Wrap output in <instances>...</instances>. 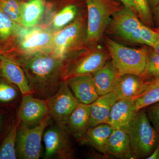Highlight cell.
Segmentation results:
<instances>
[{
    "label": "cell",
    "mask_w": 159,
    "mask_h": 159,
    "mask_svg": "<svg viewBox=\"0 0 159 159\" xmlns=\"http://www.w3.org/2000/svg\"><path fill=\"white\" fill-rule=\"evenodd\" d=\"M114 128L108 123H102L89 128L80 140L102 153L106 154L107 144Z\"/></svg>",
    "instance_id": "44dd1931"
},
{
    "label": "cell",
    "mask_w": 159,
    "mask_h": 159,
    "mask_svg": "<svg viewBox=\"0 0 159 159\" xmlns=\"http://www.w3.org/2000/svg\"><path fill=\"white\" fill-rule=\"evenodd\" d=\"M18 119L30 128L38 125L49 115L47 100L40 99L32 94L22 96Z\"/></svg>",
    "instance_id": "8fae6325"
},
{
    "label": "cell",
    "mask_w": 159,
    "mask_h": 159,
    "mask_svg": "<svg viewBox=\"0 0 159 159\" xmlns=\"http://www.w3.org/2000/svg\"><path fill=\"white\" fill-rule=\"evenodd\" d=\"M1 121H2V117H1V116L0 115V125H1Z\"/></svg>",
    "instance_id": "ab89813d"
},
{
    "label": "cell",
    "mask_w": 159,
    "mask_h": 159,
    "mask_svg": "<svg viewBox=\"0 0 159 159\" xmlns=\"http://www.w3.org/2000/svg\"><path fill=\"white\" fill-rule=\"evenodd\" d=\"M116 1L122 3L123 6L130 8V9H132L135 12H136L137 14L135 6L133 0H116Z\"/></svg>",
    "instance_id": "d6a6232c"
},
{
    "label": "cell",
    "mask_w": 159,
    "mask_h": 159,
    "mask_svg": "<svg viewBox=\"0 0 159 159\" xmlns=\"http://www.w3.org/2000/svg\"><path fill=\"white\" fill-rule=\"evenodd\" d=\"M119 72L111 61H108L93 74V80L99 96L113 92Z\"/></svg>",
    "instance_id": "ffe728a7"
},
{
    "label": "cell",
    "mask_w": 159,
    "mask_h": 159,
    "mask_svg": "<svg viewBox=\"0 0 159 159\" xmlns=\"http://www.w3.org/2000/svg\"><path fill=\"white\" fill-rule=\"evenodd\" d=\"M140 34L142 44L150 48L153 47L159 38V34L142 23L140 27Z\"/></svg>",
    "instance_id": "4dcf8cb0"
},
{
    "label": "cell",
    "mask_w": 159,
    "mask_h": 159,
    "mask_svg": "<svg viewBox=\"0 0 159 159\" xmlns=\"http://www.w3.org/2000/svg\"><path fill=\"white\" fill-rule=\"evenodd\" d=\"M22 27L16 22L0 7V42L8 40Z\"/></svg>",
    "instance_id": "484cf974"
},
{
    "label": "cell",
    "mask_w": 159,
    "mask_h": 159,
    "mask_svg": "<svg viewBox=\"0 0 159 159\" xmlns=\"http://www.w3.org/2000/svg\"><path fill=\"white\" fill-rule=\"evenodd\" d=\"M159 102V78L148 81L145 91L134 99L136 111Z\"/></svg>",
    "instance_id": "cb8c5ba5"
},
{
    "label": "cell",
    "mask_w": 159,
    "mask_h": 159,
    "mask_svg": "<svg viewBox=\"0 0 159 159\" xmlns=\"http://www.w3.org/2000/svg\"><path fill=\"white\" fill-rule=\"evenodd\" d=\"M119 100L114 92L99 96L91 104L89 128L102 123H107L111 110Z\"/></svg>",
    "instance_id": "ac0fdd59"
},
{
    "label": "cell",
    "mask_w": 159,
    "mask_h": 159,
    "mask_svg": "<svg viewBox=\"0 0 159 159\" xmlns=\"http://www.w3.org/2000/svg\"><path fill=\"white\" fill-rule=\"evenodd\" d=\"M13 1V0H0V2H6V1ZM16 1H19L21 2H25V0H16Z\"/></svg>",
    "instance_id": "f35d334b"
},
{
    "label": "cell",
    "mask_w": 159,
    "mask_h": 159,
    "mask_svg": "<svg viewBox=\"0 0 159 159\" xmlns=\"http://www.w3.org/2000/svg\"><path fill=\"white\" fill-rule=\"evenodd\" d=\"M0 74L19 90L22 96L32 94L29 80L21 66L2 54H0Z\"/></svg>",
    "instance_id": "4fadbf2b"
},
{
    "label": "cell",
    "mask_w": 159,
    "mask_h": 159,
    "mask_svg": "<svg viewBox=\"0 0 159 159\" xmlns=\"http://www.w3.org/2000/svg\"><path fill=\"white\" fill-rule=\"evenodd\" d=\"M87 9L86 43L91 47L102 39L112 15L121 7L116 0H84Z\"/></svg>",
    "instance_id": "277c9868"
},
{
    "label": "cell",
    "mask_w": 159,
    "mask_h": 159,
    "mask_svg": "<svg viewBox=\"0 0 159 159\" xmlns=\"http://www.w3.org/2000/svg\"><path fill=\"white\" fill-rule=\"evenodd\" d=\"M23 2L16 0L0 2V7L11 19L20 25Z\"/></svg>",
    "instance_id": "f546056e"
},
{
    "label": "cell",
    "mask_w": 159,
    "mask_h": 159,
    "mask_svg": "<svg viewBox=\"0 0 159 159\" xmlns=\"http://www.w3.org/2000/svg\"><path fill=\"white\" fill-rule=\"evenodd\" d=\"M152 48L153 49L154 51L159 54V38L157 40L156 43H155V44Z\"/></svg>",
    "instance_id": "8d00e7d4"
},
{
    "label": "cell",
    "mask_w": 159,
    "mask_h": 159,
    "mask_svg": "<svg viewBox=\"0 0 159 159\" xmlns=\"http://www.w3.org/2000/svg\"><path fill=\"white\" fill-rule=\"evenodd\" d=\"M145 110L152 126L159 134V102L148 106Z\"/></svg>",
    "instance_id": "1f68e13d"
},
{
    "label": "cell",
    "mask_w": 159,
    "mask_h": 159,
    "mask_svg": "<svg viewBox=\"0 0 159 159\" xmlns=\"http://www.w3.org/2000/svg\"><path fill=\"white\" fill-rule=\"evenodd\" d=\"M19 122L18 119L13 122L10 130L0 145V159L17 158L16 142Z\"/></svg>",
    "instance_id": "603a6c76"
},
{
    "label": "cell",
    "mask_w": 159,
    "mask_h": 159,
    "mask_svg": "<svg viewBox=\"0 0 159 159\" xmlns=\"http://www.w3.org/2000/svg\"><path fill=\"white\" fill-rule=\"evenodd\" d=\"M20 94L19 90L0 74V103L9 104L14 102L19 98Z\"/></svg>",
    "instance_id": "83f0119b"
},
{
    "label": "cell",
    "mask_w": 159,
    "mask_h": 159,
    "mask_svg": "<svg viewBox=\"0 0 159 159\" xmlns=\"http://www.w3.org/2000/svg\"><path fill=\"white\" fill-rule=\"evenodd\" d=\"M46 159H71L74 150L68 133L62 124L56 123L45 129L43 136Z\"/></svg>",
    "instance_id": "9c48e42d"
},
{
    "label": "cell",
    "mask_w": 159,
    "mask_h": 159,
    "mask_svg": "<svg viewBox=\"0 0 159 159\" xmlns=\"http://www.w3.org/2000/svg\"><path fill=\"white\" fill-rule=\"evenodd\" d=\"M106 154L119 159H134L127 132L114 129L107 141Z\"/></svg>",
    "instance_id": "d6986e66"
},
{
    "label": "cell",
    "mask_w": 159,
    "mask_h": 159,
    "mask_svg": "<svg viewBox=\"0 0 159 159\" xmlns=\"http://www.w3.org/2000/svg\"><path fill=\"white\" fill-rule=\"evenodd\" d=\"M91 104L79 102L71 113L64 126L68 133L80 141L89 128Z\"/></svg>",
    "instance_id": "e0dca14e"
},
{
    "label": "cell",
    "mask_w": 159,
    "mask_h": 159,
    "mask_svg": "<svg viewBox=\"0 0 159 159\" xmlns=\"http://www.w3.org/2000/svg\"><path fill=\"white\" fill-rule=\"evenodd\" d=\"M137 112L134 99L118 100L111 109L107 123L114 129L126 131Z\"/></svg>",
    "instance_id": "2e32d148"
},
{
    "label": "cell",
    "mask_w": 159,
    "mask_h": 159,
    "mask_svg": "<svg viewBox=\"0 0 159 159\" xmlns=\"http://www.w3.org/2000/svg\"><path fill=\"white\" fill-rule=\"evenodd\" d=\"M139 18L132 9L123 6L112 15L108 25L113 33L130 42L134 34L140 31L142 22Z\"/></svg>",
    "instance_id": "7c38bea8"
},
{
    "label": "cell",
    "mask_w": 159,
    "mask_h": 159,
    "mask_svg": "<svg viewBox=\"0 0 159 159\" xmlns=\"http://www.w3.org/2000/svg\"><path fill=\"white\" fill-rule=\"evenodd\" d=\"M77 16V8L73 4L68 5L56 14L52 21L53 31L61 30L69 25Z\"/></svg>",
    "instance_id": "d4e9b609"
},
{
    "label": "cell",
    "mask_w": 159,
    "mask_h": 159,
    "mask_svg": "<svg viewBox=\"0 0 159 159\" xmlns=\"http://www.w3.org/2000/svg\"><path fill=\"white\" fill-rule=\"evenodd\" d=\"M152 10L154 14L155 20L157 25V28H159V3Z\"/></svg>",
    "instance_id": "e575fe53"
},
{
    "label": "cell",
    "mask_w": 159,
    "mask_h": 159,
    "mask_svg": "<svg viewBox=\"0 0 159 159\" xmlns=\"http://www.w3.org/2000/svg\"><path fill=\"white\" fill-rule=\"evenodd\" d=\"M105 43L111 62L119 75L131 74L143 77L146 64L145 48L134 49L125 47L108 37Z\"/></svg>",
    "instance_id": "5b68a950"
},
{
    "label": "cell",
    "mask_w": 159,
    "mask_h": 159,
    "mask_svg": "<svg viewBox=\"0 0 159 159\" xmlns=\"http://www.w3.org/2000/svg\"><path fill=\"white\" fill-rule=\"evenodd\" d=\"M46 100L50 116L56 123L64 125L79 103L65 80L57 92Z\"/></svg>",
    "instance_id": "30bf717a"
},
{
    "label": "cell",
    "mask_w": 159,
    "mask_h": 159,
    "mask_svg": "<svg viewBox=\"0 0 159 159\" xmlns=\"http://www.w3.org/2000/svg\"><path fill=\"white\" fill-rule=\"evenodd\" d=\"M51 117L48 116L41 123L32 128L19 122L16 142L17 157L23 159H39L42 140Z\"/></svg>",
    "instance_id": "ba28073f"
},
{
    "label": "cell",
    "mask_w": 159,
    "mask_h": 159,
    "mask_svg": "<svg viewBox=\"0 0 159 159\" xmlns=\"http://www.w3.org/2000/svg\"><path fill=\"white\" fill-rule=\"evenodd\" d=\"M90 50L74 60L67 66H64L63 80L86 74H93L102 68L108 61L110 55L107 49L101 46L91 47Z\"/></svg>",
    "instance_id": "52a82bcc"
},
{
    "label": "cell",
    "mask_w": 159,
    "mask_h": 159,
    "mask_svg": "<svg viewBox=\"0 0 159 159\" xmlns=\"http://www.w3.org/2000/svg\"><path fill=\"white\" fill-rule=\"evenodd\" d=\"M134 159L147 158L159 143V134L151 124L145 108L137 111L127 131Z\"/></svg>",
    "instance_id": "3957f363"
},
{
    "label": "cell",
    "mask_w": 159,
    "mask_h": 159,
    "mask_svg": "<svg viewBox=\"0 0 159 159\" xmlns=\"http://www.w3.org/2000/svg\"><path fill=\"white\" fill-rule=\"evenodd\" d=\"M87 23L82 14L77 16L73 22L54 32L52 53L64 61L86 43Z\"/></svg>",
    "instance_id": "8992f818"
},
{
    "label": "cell",
    "mask_w": 159,
    "mask_h": 159,
    "mask_svg": "<svg viewBox=\"0 0 159 159\" xmlns=\"http://www.w3.org/2000/svg\"><path fill=\"white\" fill-rule=\"evenodd\" d=\"M45 11L43 0H29L23 2L20 25L24 28L34 27L41 19Z\"/></svg>",
    "instance_id": "7402d4cb"
},
{
    "label": "cell",
    "mask_w": 159,
    "mask_h": 159,
    "mask_svg": "<svg viewBox=\"0 0 159 159\" xmlns=\"http://www.w3.org/2000/svg\"><path fill=\"white\" fill-rule=\"evenodd\" d=\"M78 102L90 104L99 97L93 80V74H86L65 80Z\"/></svg>",
    "instance_id": "9a60e30c"
},
{
    "label": "cell",
    "mask_w": 159,
    "mask_h": 159,
    "mask_svg": "<svg viewBox=\"0 0 159 159\" xmlns=\"http://www.w3.org/2000/svg\"><path fill=\"white\" fill-rule=\"evenodd\" d=\"M147 2L152 10L159 4V0H147Z\"/></svg>",
    "instance_id": "d590c367"
},
{
    "label": "cell",
    "mask_w": 159,
    "mask_h": 159,
    "mask_svg": "<svg viewBox=\"0 0 159 159\" xmlns=\"http://www.w3.org/2000/svg\"><path fill=\"white\" fill-rule=\"evenodd\" d=\"M14 61L24 69L34 96L46 100L58 90L63 81V61L52 52L24 56Z\"/></svg>",
    "instance_id": "6da1fadb"
},
{
    "label": "cell",
    "mask_w": 159,
    "mask_h": 159,
    "mask_svg": "<svg viewBox=\"0 0 159 159\" xmlns=\"http://www.w3.org/2000/svg\"><path fill=\"white\" fill-rule=\"evenodd\" d=\"M152 29H153L154 31H155L158 34H159V28H156Z\"/></svg>",
    "instance_id": "74e56055"
},
{
    "label": "cell",
    "mask_w": 159,
    "mask_h": 159,
    "mask_svg": "<svg viewBox=\"0 0 159 159\" xmlns=\"http://www.w3.org/2000/svg\"><path fill=\"white\" fill-rule=\"evenodd\" d=\"M147 159H159V143L156 148L152 152L150 156L147 158Z\"/></svg>",
    "instance_id": "836d02e7"
},
{
    "label": "cell",
    "mask_w": 159,
    "mask_h": 159,
    "mask_svg": "<svg viewBox=\"0 0 159 159\" xmlns=\"http://www.w3.org/2000/svg\"><path fill=\"white\" fill-rule=\"evenodd\" d=\"M146 64L145 73L142 78L150 80L159 78V54L150 47L145 48Z\"/></svg>",
    "instance_id": "4316f807"
},
{
    "label": "cell",
    "mask_w": 159,
    "mask_h": 159,
    "mask_svg": "<svg viewBox=\"0 0 159 159\" xmlns=\"http://www.w3.org/2000/svg\"><path fill=\"white\" fill-rule=\"evenodd\" d=\"M138 16L142 22L151 28L153 25V16L147 0H133Z\"/></svg>",
    "instance_id": "f1b7e54d"
},
{
    "label": "cell",
    "mask_w": 159,
    "mask_h": 159,
    "mask_svg": "<svg viewBox=\"0 0 159 159\" xmlns=\"http://www.w3.org/2000/svg\"><path fill=\"white\" fill-rule=\"evenodd\" d=\"M148 80L131 74L119 75L117 78L113 92L119 100L135 99L145 91Z\"/></svg>",
    "instance_id": "5bb4252c"
},
{
    "label": "cell",
    "mask_w": 159,
    "mask_h": 159,
    "mask_svg": "<svg viewBox=\"0 0 159 159\" xmlns=\"http://www.w3.org/2000/svg\"><path fill=\"white\" fill-rule=\"evenodd\" d=\"M54 33L47 28L22 26L12 37L2 43L0 54L5 55L12 50L24 56L52 52Z\"/></svg>",
    "instance_id": "7a4b0ae2"
}]
</instances>
